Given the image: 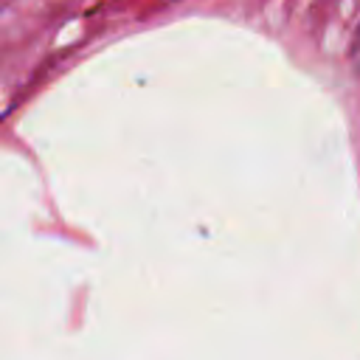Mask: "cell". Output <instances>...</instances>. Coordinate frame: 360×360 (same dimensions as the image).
<instances>
[{"label": "cell", "instance_id": "1", "mask_svg": "<svg viewBox=\"0 0 360 360\" xmlns=\"http://www.w3.org/2000/svg\"><path fill=\"white\" fill-rule=\"evenodd\" d=\"M352 62H354V68L360 73V28H357V37H354V45H352Z\"/></svg>", "mask_w": 360, "mask_h": 360}]
</instances>
